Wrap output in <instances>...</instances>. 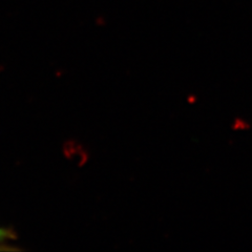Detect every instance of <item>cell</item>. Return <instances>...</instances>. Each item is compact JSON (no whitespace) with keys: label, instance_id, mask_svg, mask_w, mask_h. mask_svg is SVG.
<instances>
[{"label":"cell","instance_id":"obj_1","mask_svg":"<svg viewBox=\"0 0 252 252\" xmlns=\"http://www.w3.org/2000/svg\"><path fill=\"white\" fill-rule=\"evenodd\" d=\"M16 235L11 229H5V228H0V244L6 241L15 240Z\"/></svg>","mask_w":252,"mask_h":252}]
</instances>
